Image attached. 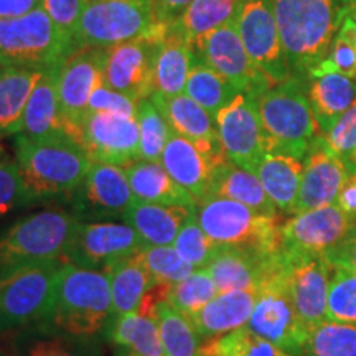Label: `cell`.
<instances>
[{"label":"cell","mask_w":356,"mask_h":356,"mask_svg":"<svg viewBox=\"0 0 356 356\" xmlns=\"http://www.w3.org/2000/svg\"><path fill=\"white\" fill-rule=\"evenodd\" d=\"M273 7L292 76L307 79L330 50L343 0H273Z\"/></svg>","instance_id":"1"},{"label":"cell","mask_w":356,"mask_h":356,"mask_svg":"<svg viewBox=\"0 0 356 356\" xmlns=\"http://www.w3.org/2000/svg\"><path fill=\"white\" fill-rule=\"evenodd\" d=\"M15 160L35 200L73 195L88 175L92 160L66 134L32 139L19 134Z\"/></svg>","instance_id":"2"},{"label":"cell","mask_w":356,"mask_h":356,"mask_svg":"<svg viewBox=\"0 0 356 356\" xmlns=\"http://www.w3.org/2000/svg\"><path fill=\"white\" fill-rule=\"evenodd\" d=\"M111 317L113 296L106 273L63 262L47 322L73 335L99 337Z\"/></svg>","instance_id":"3"},{"label":"cell","mask_w":356,"mask_h":356,"mask_svg":"<svg viewBox=\"0 0 356 356\" xmlns=\"http://www.w3.org/2000/svg\"><path fill=\"white\" fill-rule=\"evenodd\" d=\"M257 111L266 136L267 152L304 159L320 129L312 111L307 79L291 76L257 97Z\"/></svg>","instance_id":"4"},{"label":"cell","mask_w":356,"mask_h":356,"mask_svg":"<svg viewBox=\"0 0 356 356\" xmlns=\"http://www.w3.org/2000/svg\"><path fill=\"white\" fill-rule=\"evenodd\" d=\"M79 222L78 215L65 210H43L20 218L0 231V273L61 261Z\"/></svg>","instance_id":"5"},{"label":"cell","mask_w":356,"mask_h":356,"mask_svg":"<svg viewBox=\"0 0 356 356\" xmlns=\"http://www.w3.org/2000/svg\"><path fill=\"white\" fill-rule=\"evenodd\" d=\"M195 216L202 229L221 248H244L262 254L280 252L279 216L259 213L246 204L221 197L197 203Z\"/></svg>","instance_id":"6"},{"label":"cell","mask_w":356,"mask_h":356,"mask_svg":"<svg viewBox=\"0 0 356 356\" xmlns=\"http://www.w3.org/2000/svg\"><path fill=\"white\" fill-rule=\"evenodd\" d=\"M42 7L15 19H0V66L48 70L78 50Z\"/></svg>","instance_id":"7"},{"label":"cell","mask_w":356,"mask_h":356,"mask_svg":"<svg viewBox=\"0 0 356 356\" xmlns=\"http://www.w3.org/2000/svg\"><path fill=\"white\" fill-rule=\"evenodd\" d=\"M61 266L51 261L0 273V335L48 320Z\"/></svg>","instance_id":"8"},{"label":"cell","mask_w":356,"mask_h":356,"mask_svg":"<svg viewBox=\"0 0 356 356\" xmlns=\"http://www.w3.org/2000/svg\"><path fill=\"white\" fill-rule=\"evenodd\" d=\"M159 24L150 2L88 0L78 25L76 43L79 48H109L145 37Z\"/></svg>","instance_id":"9"},{"label":"cell","mask_w":356,"mask_h":356,"mask_svg":"<svg viewBox=\"0 0 356 356\" xmlns=\"http://www.w3.org/2000/svg\"><path fill=\"white\" fill-rule=\"evenodd\" d=\"M248 330L256 333L292 356H304L310 328L297 314L289 293L282 257L257 291V299Z\"/></svg>","instance_id":"10"},{"label":"cell","mask_w":356,"mask_h":356,"mask_svg":"<svg viewBox=\"0 0 356 356\" xmlns=\"http://www.w3.org/2000/svg\"><path fill=\"white\" fill-rule=\"evenodd\" d=\"M168 26L159 24L145 37L104 48L102 79L106 86L136 102L150 97L154 92L155 55Z\"/></svg>","instance_id":"11"},{"label":"cell","mask_w":356,"mask_h":356,"mask_svg":"<svg viewBox=\"0 0 356 356\" xmlns=\"http://www.w3.org/2000/svg\"><path fill=\"white\" fill-rule=\"evenodd\" d=\"M234 22L249 58L273 86L292 76L280 42L273 0H238Z\"/></svg>","instance_id":"12"},{"label":"cell","mask_w":356,"mask_h":356,"mask_svg":"<svg viewBox=\"0 0 356 356\" xmlns=\"http://www.w3.org/2000/svg\"><path fill=\"white\" fill-rule=\"evenodd\" d=\"M356 225L337 204L292 215L280 226L284 257H327Z\"/></svg>","instance_id":"13"},{"label":"cell","mask_w":356,"mask_h":356,"mask_svg":"<svg viewBox=\"0 0 356 356\" xmlns=\"http://www.w3.org/2000/svg\"><path fill=\"white\" fill-rule=\"evenodd\" d=\"M144 244L127 222L81 221L61 262L104 273L115 262L136 254Z\"/></svg>","instance_id":"14"},{"label":"cell","mask_w":356,"mask_h":356,"mask_svg":"<svg viewBox=\"0 0 356 356\" xmlns=\"http://www.w3.org/2000/svg\"><path fill=\"white\" fill-rule=\"evenodd\" d=\"M193 53L195 58L220 73L239 92L257 99L273 86L249 58L236 29L234 17L200 40L193 47Z\"/></svg>","instance_id":"15"},{"label":"cell","mask_w":356,"mask_h":356,"mask_svg":"<svg viewBox=\"0 0 356 356\" xmlns=\"http://www.w3.org/2000/svg\"><path fill=\"white\" fill-rule=\"evenodd\" d=\"M213 119L222 157L254 172L257 162L267 152L256 97L239 92Z\"/></svg>","instance_id":"16"},{"label":"cell","mask_w":356,"mask_h":356,"mask_svg":"<svg viewBox=\"0 0 356 356\" xmlns=\"http://www.w3.org/2000/svg\"><path fill=\"white\" fill-rule=\"evenodd\" d=\"M70 137L92 162L127 167L139 160V127L132 115L88 113Z\"/></svg>","instance_id":"17"},{"label":"cell","mask_w":356,"mask_h":356,"mask_svg":"<svg viewBox=\"0 0 356 356\" xmlns=\"http://www.w3.org/2000/svg\"><path fill=\"white\" fill-rule=\"evenodd\" d=\"M102 55L104 48L81 47L71 53L58 70L56 89L66 136H71L83 121L88 114L92 92L104 83Z\"/></svg>","instance_id":"18"},{"label":"cell","mask_w":356,"mask_h":356,"mask_svg":"<svg viewBox=\"0 0 356 356\" xmlns=\"http://www.w3.org/2000/svg\"><path fill=\"white\" fill-rule=\"evenodd\" d=\"M74 215L86 218H122L136 203L126 168L92 162L83 184L73 193Z\"/></svg>","instance_id":"19"},{"label":"cell","mask_w":356,"mask_h":356,"mask_svg":"<svg viewBox=\"0 0 356 356\" xmlns=\"http://www.w3.org/2000/svg\"><path fill=\"white\" fill-rule=\"evenodd\" d=\"M280 257L291 299L297 314L312 330L327 320L333 266L327 257Z\"/></svg>","instance_id":"20"},{"label":"cell","mask_w":356,"mask_h":356,"mask_svg":"<svg viewBox=\"0 0 356 356\" xmlns=\"http://www.w3.org/2000/svg\"><path fill=\"white\" fill-rule=\"evenodd\" d=\"M348 175L350 167L346 160L338 157L327 145L323 134H318L304 157V172L293 215L335 204Z\"/></svg>","instance_id":"21"},{"label":"cell","mask_w":356,"mask_h":356,"mask_svg":"<svg viewBox=\"0 0 356 356\" xmlns=\"http://www.w3.org/2000/svg\"><path fill=\"white\" fill-rule=\"evenodd\" d=\"M222 157L220 147L203 145L172 134L162 152V165L173 180L198 202L210 195V185Z\"/></svg>","instance_id":"22"},{"label":"cell","mask_w":356,"mask_h":356,"mask_svg":"<svg viewBox=\"0 0 356 356\" xmlns=\"http://www.w3.org/2000/svg\"><path fill=\"white\" fill-rule=\"evenodd\" d=\"M10 356H104L101 337L73 335L51 325L38 322L13 333Z\"/></svg>","instance_id":"23"},{"label":"cell","mask_w":356,"mask_h":356,"mask_svg":"<svg viewBox=\"0 0 356 356\" xmlns=\"http://www.w3.org/2000/svg\"><path fill=\"white\" fill-rule=\"evenodd\" d=\"M279 261L280 252L270 256L252 249L221 248L207 267V273L215 280L220 292L259 289Z\"/></svg>","instance_id":"24"},{"label":"cell","mask_w":356,"mask_h":356,"mask_svg":"<svg viewBox=\"0 0 356 356\" xmlns=\"http://www.w3.org/2000/svg\"><path fill=\"white\" fill-rule=\"evenodd\" d=\"M257 291L259 289L220 292L210 304L188 315L202 345L246 327L254 310Z\"/></svg>","instance_id":"25"},{"label":"cell","mask_w":356,"mask_h":356,"mask_svg":"<svg viewBox=\"0 0 356 356\" xmlns=\"http://www.w3.org/2000/svg\"><path fill=\"white\" fill-rule=\"evenodd\" d=\"M155 304H149L145 297L139 310L111 320L106 337L115 346L118 356H165L155 320Z\"/></svg>","instance_id":"26"},{"label":"cell","mask_w":356,"mask_h":356,"mask_svg":"<svg viewBox=\"0 0 356 356\" xmlns=\"http://www.w3.org/2000/svg\"><path fill=\"white\" fill-rule=\"evenodd\" d=\"M195 61L191 44L175 26H168L159 44L154 63V92L163 97H173L185 92L186 81Z\"/></svg>","instance_id":"27"},{"label":"cell","mask_w":356,"mask_h":356,"mask_svg":"<svg viewBox=\"0 0 356 356\" xmlns=\"http://www.w3.org/2000/svg\"><path fill=\"white\" fill-rule=\"evenodd\" d=\"M304 159L280 152H266L254 168V173L275 204L279 213L293 215L299 197Z\"/></svg>","instance_id":"28"},{"label":"cell","mask_w":356,"mask_h":356,"mask_svg":"<svg viewBox=\"0 0 356 356\" xmlns=\"http://www.w3.org/2000/svg\"><path fill=\"white\" fill-rule=\"evenodd\" d=\"M124 168L136 202L197 208V200L168 175L162 162L136 160Z\"/></svg>","instance_id":"29"},{"label":"cell","mask_w":356,"mask_h":356,"mask_svg":"<svg viewBox=\"0 0 356 356\" xmlns=\"http://www.w3.org/2000/svg\"><path fill=\"white\" fill-rule=\"evenodd\" d=\"M195 213V208L136 202L122 220L132 226L142 241L150 246H172L178 231Z\"/></svg>","instance_id":"30"},{"label":"cell","mask_w":356,"mask_h":356,"mask_svg":"<svg viewBox=\"0 0 356 356\" xmlns=\"http://www.w3.org/2000/svg\"><path fill=\"white\" fill-rule=\"evenodd\" d=\"M43 73L44 70L0 66V139L22 134L26 104Z\"/></svg>","instance_id":"31"},{"label":"cell","mask_w":356,"mask_h":356,"mask_svg":"<svg viewBox=\"0 0 356 356\" xmlns=\"http://www.w3.org/2000/svg\"><path fill=\"white\" fill-rule=\"evenodd\" d=\"M150 99L167 119L173 134L203 145L220 147L213 115L185 92L173 97H163L152 92Z\"/></svg>","instance_id":"32"},{"label":"cell","mask_w":356,"mask_h":356,"mask_svg":"<svg viewBox=\"0 0 356 356\" xmlns=\"http://www.w3.org/2000/svg\"><path fill=\"white\" fill-rule=\"evenodd\" d=\"M307 95L320 132L327 134L355 102L356 81L341 73L310 78L307 79Z\"/></svg>","instance_id":"33"},{"label":"cell","mask_w":356,"mask_h":356,"mask_svg":"<svg viewBox=\"0 0 356 356\" xmlns=\"http://www.w3.org/2000/svg\"><path fill=\"white\" fill-rule=\"evenodd\" d=\"M210 195L243 203L264 215L279 216L277 208L270 202L256 173L228 160H222L216 167L210 185Z\"/></svg>","instance_id":"34"},{"label":"cell","mask_w":356,"mask_h":356,"mask_svg":"<svg viewBox=\"0 0 356 356\" xmlns=\"http://www.w3.org/2000/svg\"><path fill=\"white\" fill-rule=\"evenodd\" d=\"M104 273L109 279L111 296H113V317L111 320L139 310L149 292L157 286L152 275L140 262L137 252L115 262Z\"/></svg>","instance_id":"35"},{"label":"cell","mask_w":356,"mask_h":356,"mask_svg":"<svg viewBox=\"0 0 356 356\" xmlns=\"http://www.w3.org/2000/svg\"><path fill=\"white\" fill-rule=\"evenodd\" d=\"M60 66L44 70L43 76L35 86L24 115V129L22 134L32 139L56 136L65 132L63 115L58 99L56 78Z\"/></svg>","instance_id":"36"},{"label":"cell","mask_w":356,"mask_h":356,"mask_svg":"<svg viewBox=\"0 0 356 356\" xmlns=\"http://www.w3.org/2000/svg\"><path fill=\"white\" fill-rule=\"evenodd\" d=\"M155 320L165 356H202V340L186 315L162 299L155 304Z\"/></svg>","instance_id":"37"},{"label":"cell","mask_w":356,"mask_h":356,"mask_svg":"<svg viewBox=\"0 0 356 356\" xmlns=\"http://www.w3.org/2000/svg\"><path fill=\"white\" fill-rule=\"evenodd\" d=\"M238 0H193L173 26L191 48L203 37L234 17Z\"/></svg>","instance_id":"38"},{"label":"cell","mask_w":356,"mask_h":356,"mask_svg":"<svg viewBox=\"0 0 356 356\" xmlns=\"http://www.w3.org/2000/svg\"><path fill=\"white\" fill-rule=\"evenodd\" d=\"M185 95L215 118L229 101L239 95V91L220 73L195 58L185 86Z\"/></svg>","instance_id":"39"},{"label":"cell","mask_w":356,"mask_h":356,"mask_svg":"<svg viewBox=\"0 0 356 356\" xmlns=\"http://www.w3.org/2000/svg\"><path fill=\"white\" fill-rule=\"evenodd\" d=\"M304 356H356V323L327 318L315 325Z\"/></svg>","instance_id":"40"},{"label":"cell","mask_w":356,"mask_h":356,"mask_svg":"<svg viewBox=\"0 0 356 356\" xmlns=\"http://www.w3.org/2000/svg\"><path fill=\"white\" fill-rule=\"evenodd\" d=\"M136 121L139 127V160L160 162L173 131L150 97L137 102Z\"/></svg>","instance_id":"41"},{"label":"cell","mask_w":356,"mask_h":356,"mask_svg":"<svg viewBox=\"0 0 356 356\" xmlns=\"http://www.w3.org/2000/svg\"><path fill=\"white\" fill-rule=\"evenodd\" d=\"M218 293L220 291H218L211 275L207 273V269H198L193 270L188 277L181 279L180 282L168 286L163 300L188 317V315L203 309L207 304H210Z\"/></svg>","instance_id":"42"},{"label":"cell","mask_w":356,"mask_h":356,"mask_svg":"<svg viewBox=\"0 0 356 356\" xmlns=\"http://www.w3.org/2000/svg\"><path fill=\"white\" fill-rule=\"evenodd\" d=\"M202 356H292L246 327L202 345Z\"/></svg>","instance_id":"43"},{"label":"cell","mask_w":356,"mask_h":356,"mask_svg":"<svg viewBox=\"0 0 356 356\" xmlns=\"http://www.w3.org/2000/svg\"><path fill=\"white\" fill-rule=\"evenodd\" d=\"M172 246L175 248L178 256H180L186 264L193 267L195 270L207 269V267L210 266V262L215 259L218 251L221 249V246H218L210 236L202 229L195 213L185 221L181 229L178 231Z\"/></svg>","instance_id":"44"},{"label":"cell","mask_w":356,"mask_h":356,"mask_svg":"<svg viewBox=\"0 0 356 356\" xmlns=\"http://www.w3.org/2000/svg\"><path fill=\"white\" fill-rule=\"evenodd\" d=\"M137 256L145 269L152 275L157 286H172L180 282L181 279L188 277L193 273V267L178 256L173 246H150L144 244Z\"/></svg>","instance_id":"45"},{"label":"cell","mask_w":356,"mask_h":356,"mask_svg":"<svg viewBox=\"0 0 356 356\" xmlns=\"http://www.w3.org/2000/svg\"><path fill=\"white\" fill-rule=\"evenodd\" d=\"M32 203H37V200L26 186L17 160L0 159V220Z\"/></svg>","instance_id":"46"},{"label":"cell","mask_w":356,"mask_h":356,"mask_svg":"<svg viewBox=\"0 0 356 356\" xmlns=\"http://www.w3.org/2000/svg\"><path fill=\"white\" fill-rule=\"evenodd\" d=\"M327 318L356 323V273L333 267Z\"/></svg>","instance_id":"47"},{"label":"cell","mask_w":356,"mask_h":356,"mask_svg":"<svg viewBox=\"0 0 356 356\" xmlns=\"http://www.w3.org/2000/svg\"><path fill=\"white\" fill-rule=\"evenodd\" d=\"M325 58L333 65L337 73L345 74L356 81V35L350 17L343 12H341L340 26Z\"/></svg>","instance_id":"48"},{"label":"cell","mask_w":356,"mask_h":356,"mask_svg":"<svg viewBox=\"0 0 356 356\" xmlns=\"http://www.w3.org/2000/svg\"><path fill=\"white\" fill-rule=\"evenodd\" d=\"M88 0H42V7L66 37L76 42V32ZM78 44V43H76Z\"/></svg>","instance_id":"49"},{"label":"cell","mask_w":356,"mask_h":356,"mask_svg":"<svg viewBox=\"0 0 356 356\" xmlns=\"http://www.w3.org/2000/svg\"><path fill=\"white\" fill-rule=\"evenodd\" d=\"M327 145L338 157L345 159L356 149V99L351 108L338 119L327 134H323Z\"/></svg>","instance_id":"50"},{"label":"cell","mask_w":356,"mask_h":356,"mask_svg":"<svg viewBox=\"0 0 356 356\" xmlns=\"http://www.w3.org/2000/svg\"><path fill=\"white\" fill-rule=\"evenodd\" d=\"M136 101L121 95V92L114 91V89L108 88L102 83L95 89V92H92L91 101H89L88 113H111L136 118Z\"/></svg>","instance_id":"51"},{"label":"cell","mask_w":356,"mask_h":356,"mask_svg":"<svg viewBox=\"0 0 356 356\" xmlns=\"http://www.w3.org/2000/svg\"><path fill=\"white\" fill-rule=\"evenodd\" d=\"M328 262L337 269L356 273V225L348 236L327 256Z\"/></svg>","instance_id":"52"},{"label":"cell","mask_w":356,"mask_h":356,"mask_svg":"<svg viewBox=\"0 0 356 356\" xmlns=\"http://www.w3.org/2000/svg\"><path fill=\"white\" fill-rule=\"evenodd\" d=\"M193 0H152V7L157 22L165 25H173L184 15Z\"/></svg>","instance_id":"53"},{"label":"cell","mask_w":356,"mask_h":356,"mask_svg":"<svg viewBox=\"0 0 356 356\" xmlns=\"http://www.w3.org/2000/svg\"><path fill=\"white\" fill-rule=\"evenodd\" d=\"M335 204L346 215L356 220V170L350 168V175L346 177L345 184L341 185Z\"/></svg>","instance_id":"54"},{"label":"cell","mask_w":356,"mask_h":356,"mask_svg":"<svg viewBox=\"0 0 356 356\" xmlns=\"http://www.w3.org/2000/svg\"><path fill=\"white\" fill-rule=\"evenodd\" d=\"M42 0H0V19H15L37 10Z\"/></svg>","instance_id":"55"},{"label":"cell","mask_w":356,"mask_h":356,"mask_svg":"<svg viewBox=\"0 0 356 356\" xmlns=\"http://www.w3.org/2000/svg\"><path fill=\"white\" fill-rule=\"evenodd\" d=\"M341 12L350 17L356 35V0H343V8H341Z\"/></svg>","instance_id":"56"},{"label":"cell","mask_w":356,"mask_h":356,"mask_svg":"<svg viewBox=\"0 0 356 356\" xmlns=\"http://www.w3.org/2000/svg\"><path fill=\"white\" fill-rule=\"evenodd\" d=\"M346 163H348L350 168H356V149L346 157Z\"/></svg>","instance_id":"57"},{"label":"cell","mask_w":356,"mask_h":356,"mask_svg":"<svg viewBox=\"0 0 356 356\" xmlns=\"http://www.w3.org/2000/svg\"><path fill=\"white\" fill-rule=\"evenodd\" d=\"M2 157H6V155H3V149L0 147V159H2Z\"/></svg>","instance_id":"58"},{"label":"cell","mask_w":356,"mask_h":356,"mask_svg":"<svg viewBox=\"0 0 356 356\" xmlns=\"http://www.w3.org/2000/svg\"><path fill=\"white\" fill-rule=\"evenodd\" d=\"M140 2H150V3H152V0H140Z\"/></svg>","instance_id":"59"},{"label":"cell","mask_w":356,"mask_h":356,"mask_svg":"<svg viewBox=\"0 0 356 356\" xmlns=\"http://www.w3.org/2000/svg\"><path fill=\"white\" fill-rule=\"evenodd\" d=\"M0 356H10L8 353H0Z\"/></svg>","instance_id":"60"},{"label":"cell","mask_w":356,"mask_h":356,"mask_svg":"<svg viewBox=\"0 0 356 356\" xmlns=\"http://www.w3.org/2000/svg\"><path fill=\"white\" fill-rule=\"evenodd\" d=\"M351 170H356V168H351Z\"/></svg>","instance_id":"61"}]
</instances>
